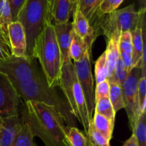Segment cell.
I'll use <instances>...</instances> for the list:
<instances>
[{
    "instance_id": "35",
    "label": "cell",
    "mask_w": 146,
    "mask_h": 146,
    "mask_svg": "<svg viewBox=\"0 0 146 146\" xmlns=\"http://www.w3.org/2000/svg\"><path fill=\"white\" fill-rule=\"evenodd\" d=\"M69 1L71 7V13H72L73 15V14H74V11H76L77 8V0H69Z\"/></svg>"
},
{
    "instance_id": "13",
    "label": "cell",
    "mask_w": 146,
    "mask_h": 146,
    "mask_svg": "<svg viewBox=\"0 0 146 146\" xmlns=\"http://www.w3.org/2000/svg\"><path fill=\"white\" fill-rule=\"evenodd\" d=\"M56 41L61 55L62 64L71 61L69 57V48L71 41L72 22L68 21L64 24H54Z\"/></svg>"
},
{
    "instance_id": "1",
    "label": "cell",
    "mask_w": 146,
    "mask_h": 146,
    "mask_svg": "<svg viewBox=\"0 0 146 146\" xmlns=\"http://www.w3.org/2000/svg\"><path fill=\"white\" fill-rule=\"evenodd\" d=\"M22 115L29 124L34 136H37L46 146H66V123L54 108L40 102H24Z\"/></svg>"
},
{
    "instance_id": "29",
    "label": "cell",
    "mask_w": 146,
    "mask_h": 146,
    "mask_svg": "<svg viewBox=\"0 0 146 146\" xmlns=\"http://www.w3.org/2000/svg\"><path fill=\"white\" fill-rule=\"evenodd\" d=\"M128 74H129V71L125 68V66H124L122 60L120 58L119 56L118 58L117 59L116 63H115L113 76L109 81H108V80L107 81L109 83H117V84L122 86L125 80L126 79Z\"/></svg>"
},
{
    "instance_id": "21",
    "label": "cell",
    "mask_w": 146,
    "mask_h": 146,
    "mask_svg": "<svg viewBox=\"0 0 146 146\" xmlns=\"http://www.w3.org/2000/svg\"><path fill=\"white\" fill-rule=\"evenodd\" d=\"M21 116L23 118L22 125L14 140L13 146H37L34 142V134L29 124L26 121L22 114Z\"/></svg>"
},
{
    "instance_id": "2",
    "label": "cell",
    "mask_w": 146,
    "mask_h": 146,
    "mask_svg": "<svg viewBox=\"0 0 146 146\" xmlns=\"http://www.w3.org/2000/svg\"><path fill=\"white\" fill-rule=\"evenodd\" d=\"M32 58L38 59L48 86H58L63 64L52 21H48L45 24L36 39Z\"/></svg>"
},
{
    "instance_id": "12",
    "label": "cell",
    "mask_w": 146,
    "mask_h": 146,
    "mask_svg": "<svg viewBox=\"0 0 146 146\" xmlns=\"http://www.w3.org/2000/svg\"><path fill=\"white\" fill-rule=\"evenodd\" d=\"M7 29L12 55L16 57L27 56V41L22 25L19 21H12Z\"/></svg>"
},
{
    "instance_id": "6",
    "label": "cell",
    "mask_w": 146,
    "mask_h": 146,
    "mask_svg": "<svg viewBox=\"0 0 146 146\" xmlns=\"http://www.w3.org/2000/svg\"><path fill=\"white\" fill-rule=\"evenodd\" d=\"M41 72L35 59L27 56H11L0 61V73L4 74L14 86L34 78Z\"/></svg>"
},
{
    "instance_id": "34",
    "label": "cell",
    "mask_w": 146,
    "mask_h": 146,
    "mask_svg": "<svg viewBox=\"0 0 146 146\" xmlns=\"http://www.w3.org/2000/svg\"><path fill=\"white\" fill-rule=\"evenodd\" d=\"M122 146H139L138 145V141H137L136 138H135V135L133 134L126 141L123 143Z\"/></svg>"
},
{
    "instance_id": "31",
    "label": "cell",
    "mask_w": 146,
    "mask_h": 146,
    "mask_svg": "<svg viewBox=\"0 0 146 146\" xmlns=\"http://www.w3.org/2000/svg\"><path fill=\"white\" fill-rule=\"evenodd\" d=\"M124 0H102L99 6L97 15L101 17L117 10Z\"/></svg>"
},
{
    "instance_id": "14",
    "label": "cell",
    "mask_w": 146,
    "mask_h": 146,
    "mask_svg": "<svg viewBox=\"0 0 146 146\" xmlns=\"http://www.w3.org/2000/svg\"><path fill=\"white\" fill-rule=\"evenodd\" d=\"M51 15L54 24L69 21L72 15L69 0H51Z\"/></svg>"
},
{
    "instance_id": "37",
    "label": "cell",
    "mask_w": 146,
    "mask_h": 146,
    "mask_svg": "<svg viewBox=\"0 0 146 146\" xmlns=\"http://www.w3.org/2000/svg\"><path fill=\"white\" fill-rule=\"evenodd\" d=\"M1 121H2V118L0 116V127H1Z\"/></svg>"
},
{
    "instance_id": "28",
    "label": "cell",
    "mask_w": 146,
    "mask_h": 146,
    "mask_svg": "<svg viewBox=\"0 0 146 146\" xmlns=\"http://www.w3.org/2000/svg\"><path fill=\"white\" fill-rule=\"evenodd\" d=\"M11 56L13 55L8 31L0 27V61H4Z\"/></svg>"
},
{
    "instance_id": "4",
    "label": "cell",
    "mask_w": 146,
    "mask_h": 146,
    "mask_svg": "<svg viewBox=\"0 0 146 146\" xmlns=\"http://www.w3.org/2000/svg\"><path fill=\"white\" fill-rule=\"evenodd\" d=\"M17 21L22 25L27 41V56L32 58L36 39L48 21H52L51 0H26Z\"/></svg>"
},
{
    "instance_id": "30",
    "label": "cell",
    "mask_w": 146,
    "mask_h": 146,
    "mask_svg": "<svg viewBox=\"0 0 146 146\" xmlns=\"http://www.w3.org/2000/svg\"><path fill=\"white\" fill-rule=\"evenodd\" d=\"M12 22L8 0H0V27L8 31L9 24Z\"/></svg>"
},
{
    "instance_id": "15",
    "label": "cell",
    "mask_w": 146,
    "mask_h": 146,
    "mask_svg": "<svg viewBox=\"0 0 146 146\" xmlns=\"http://www.w3.org/2000/svg\"><path fill=\"white\" fill-rule=\"evenodd\" d=\"M118 51L120 58L125 68L130 72L132 69V36L131 31L121 33L118 40Z\"/></svg>"
},
{
    "instance_id": "17",
    "label": "cell",
    "mask_w": 146,
    "mask_h": 146,
    "mask_svg": "<svg viewBox=\"0 0 146 146\" xmlns=\"http://www.w3.org/2000/svg\"><path fill=\"white\" fill-rule=\"evenodd\" d=\"M73 31L81 39L84 40L91 33L95 32L94 27L90 24L85 16L81 12L78 7L73 14Z\"/></svg>"
},
{
    "instance_id": "33",
    "label": "cell",
    "mask_w": 146,
    "mask_h": 146,
    "mask_svg": "<svg viewBox=\"0 0 146 146\" xmlns=\"http://www.w3.org/2000/svg\"><path fill=\"white\" fill-rule=\"evenodd\" d=\"M11 9L12 21H17L19 13L24 6L26 0H8Z\"/></svg>"
},
{
    "instance_id": "18",
    "label": "cell",
    "mask_w": 146,
    "mask_h": 146,
    "mask_svg": "<svg viewBox=\"0 0 146 146\" xmlns=\"http://www.w3.org/2000/svg\"><path fill=\"white\" fill-rule=\"evenodd\" d=\"M88 51H91V48L88 47L85 41L71 31V41L69 48V57L71 61L78 62L82 59Z\"/></svg>"
},
{
    "instance_id": "5",
    "label": "cell",
    "mask_w": 146,
    "mask_h": 146,
    "mask_svg": "<svg viewBox=\"0 0 146 146\" xmlns=\"http://www.w3.org/2000/svg\"><path fill=\"white\" fill-rule=\"evenodd\" d=\"M98 17L100 29L108 41L113 36H120L121 33L133 31L138 21V11L133 4Z\"/></svg>"
},
{
    "instance_id": "8",
    "label": "cell",
    "mask_w": 146,
    "mask_h": 146,
    "mask_svg": "<svg viewBox=\"0 0 146 146\" xmlns=\"http://www.w3.org/2000/svg\"><path fill=\"white\" fill-rule=\"evenodd\" d=\"M141 76V68L134 67L130 71L126 79L121 86L125 109L131 129L134 128L139 117L138 113V84Z\"/></svg>"
},
{
    "instance_id": "24",
    "label": "cell",
    "mask_w": 146,
    "mask_h": 146,
    "mask_svg": "<svg viewBox=\"0 0 146 146\" xmlns=\"http://www.w3.org/2000/svg\"><path fill=\"white\" fill-rule=\"evenodd\" d=\"M94 112L105 116L106 118L115 122V113L109 98H104L98 100L96 102Z\"/></svg>"
},
{
    "instance_id": "36",
    "label": "cell",
    "mask_w": 146,
    "mask_h": 146,
    "mask_svg": "<svg viewBox=\"0 0 146 146\" xmlns=\"http://www.w3.org/2000/svg\"><path fill=\"white\" fill-rule=\"evenodd\" d=\"M140 2L142 4L143 7H145V0H139Z\"/></svg>"
},
{
    "instance_id": "10",
    "label": "cell",
    "mask_w": 146,
    "mask_h": 146,
    "mask_svg": "<svg viewBox=\"0 0 146 146\" xmlns=\"http://www.w3.org/2000/svg\"><path fill=\"white\" fill-rule=\"evenodd\" d=\"M145 7H141L138 11V18L136 26L131 31L132 36V68L141 67L142 58H145Z\"/></svg>"
},
{
    "instance_id": "9",
    "label": "cell",
    "mask_w": 146,
    "mask_h": 146,
    "mask_svg": "<svg viewBox=\"0 0 146 146\" xmlns=\"http://www.w3.org/2000/svg\"><path fill=\"white\" fill-rule=\"evenodd\" d=\"M21 98L9 78L0 73V116L20 115Z\"/></svg>"
},
{
    "instance_id": "23",
    "label": "cell",
    "mask_w": 146,
    "mask_h": 146,
    "mask_svg": "<svg viewBox=\"0 0 146 146\" xmlns=\"http://www.w3.org/2000/svg\"><path fill=\"white\" fill-rule=\"evenodd\" d=\"M109 98L114 112L116 113L122 108H125L123 98L122 88L117 83H109Z\"/></svg>"
},
{
    "instance_id": "26",
    "label": "cell",
    "mask_w": 146,
    "mask_h": 146,
    "mask_svg": "<svg viewBox=\"0 0 146 146\" xmlns=\"http://www.w3.org/2000/svg\"><path fill=\"white\" fill-rule=\"evenodd\" d=\"M86 133L89 146H111L109 140L98 132L94 128L91 122H90L89 127Z\"/></svg>"
},
{
    "instance_id": "22",
    "label": "cell",
    "mask_w": 146,
    "mask_h": 146,
    "mask_svg": "<svg viewBox=\"0 0 146 146\" xmlns=\"http://www.w3.org/2000/svg\"><path fill=\"white\" fill-rule=\"evenodd\" d=\"M102 0H77V7L89 23L97 14Z\"/></svg>"
},
{
    "instance_id": "19",
    "label": "cell",
    "mask_w": 146,
    "mask_h": 146,
    "mask_svg": "<svg viewBox=\"0 0 146 146\" xmlns=\"http://www.w3.org/2000/svg\"><path fill=\"white\" fill-rule=\"evenodd\" d=\"M91 122L98 132L111 141L113 131L114 122L96 112L94 113V116Z\"/></svg>"
},
{
    "instance_id": "20",
    "label": "cell",
    "mask_w": 146,
    "mask_h": 146,
    "mask_svg": "<svg viewBox=\"0 0 146 146\" xmlns=\"http://www.w3.org/2000/svg\"><path fill=\"white\" fill-rule=\"evenodd\" d=\"M64 132L66 146H89L86 135L76 127L66 125Z\"/></svg>"
},
{
    "instance_id": "25",
    "label": "cell",
    "mask_w": 146,
    "mask_h": 146,
    "mask_svg": "<svg viewBox=\"0 0 146 146\" xmlns=\"http://www.w3.org/2000/svg\"><path fill=\"white\" fill-rule=\"evenodd\" d=\"M145 112L138 117L135 126L133 128V134L135 135L139 146H146Z\"/></svg>"
},
{
    "instance_id": "7",
    "label": "cell",
    "mask_w": 146,
    "mask_h": 146,
    "mask_svg": "<svg viewBox=\"0 0 146 146\" xmlns=\"http://www.w3.org/2000/svg\"><path fill=\"white\" fill-rule=\"evenodd\" d=\"M91 51H88L81 60L78 62H74V71L80 87L84 94L88 115L91 121L95 110V91L94 81L91 73Z\"/></svg>"
},
{
    "instance_id": "3",
    "label": "cell",
    "mask_w": 146,
    "mask_h": 146,
    "mask_svg": "<svg viewBox=\"0 0 146 146\" xmlns=\"http://www.w3.org/2000/svg\"><path fill=\"white\" fill-rule=\"evenodd\" d=\"M20 98L26 102L34 101L54 108L61 115L67 126L75 127V117L66 100L59 95L56 88H50L41 72L34 78L15 86Z\"/></svg>"
},
{
    "instance_id": "16",
    "label": "cell",
    "mask_w": 146,
    "mask_h": 146,
    "mask_svg": "<svg viewBox=\"0 0 146 146\" xmlns=\"http://www.w3.org/2000/svg\"><path fill=\"white\" fill-rule=\"evenodd\" d=\"M118 36H113L107 42L108 46L106 49V58L107 68H108V76L107 79L109 81L113 76L114 69H115V63L119 57L118 51Z\"/></svg>"
},
{
    "instance_id": "32",
    "label": "cell",
    "mask_w": 146,
    "mask_h": 146,
    "mask_svg": "<svg viewBox=\"0 0 146 146\" xmlns=\"http://www.w3.org/2000/svg\"><path fill=\"white\" fill-rule=\"evenodd\" d=\"M109 96V82L107 80L96 84L95 90V102Z\"/></svg>"
},
{
    "instance_id": "11",
    "label": "cell",
    "mask_w": 146,
    "mask_h": 146,
    "mask_svg": "<svg viewBox=\"0 0 146 146\" xmlns=\"http://www.w3.org/2000/svg\"><path fill=\"white\" fill-rule=\"evenodd\" d=\"M22 123L21 114L2 118L0 127V146H13Z\"/></svg>"
},
{
    "instance_id": "27",
    "label": "cell",
    "mask_w": 146,
    "mask_h": 146,
    "mask_svg": "<svg viewBox=\"0 0 146 146\" xmlns=\"http://www.w3.org/2000/svg\"><path fill=\"white\" fill-rule=\"evenodd\" d=\"M95 75L96 84L103 82L107 79L108 76V68H107L106 52L104 51L96 61Z\"/></svg>"
}]
</instances>
